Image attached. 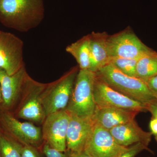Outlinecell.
Masks as SVG:
<instances>
[{
	"mask_svg": "<svg viewBox=\"0 0 157 157\" xmlns=\"http://www.w3.org/2000/svg\"><path fill=\"white\" fill-rule=\"evenodd\" d=\"M45 12L44 0H0V22L20 33L39 26Z\"/></svg>",
	"mask_w": 157,
	"mask_h": 157,
	"instance_id": "cell-1",
	"label": "cell"
},
{
	"mask_svg": "<svg viewBox=\"0 0 157 157\" xmlns=\"http://www.w3.org/2000/svg\"><path fill=\"white\" fill-rule=\"evenodd\" d=\"M96 73L110 87L129 98L146 105L157 101V96L149 89L145 82L123 73L111 63Z\"/></svg>",
	"mask_w": 157,
	"mask_h": 157,
	"instance_id": "cell-2",
	"label": "cell"
},
{
	"mask_svg": "<svg viewBox=\"0 0 157 157\" xmlns=\"http://www.w3.org/2000/svg\"><path fill=\"white\" fill-rule=\"evenodd\" d=\"M96 78V73L79 70L70 101L65 109L70 114L82 118L92 119L96 108L94 98Z\"/></svg>",
	"mask_w": 157,
	"mask_h": 157,
	"instance_id": "cell-3",
	"label": "cell"
},
{
	"mask_svg": "<svg viewBox=\"0 0 157 157\" xmlns=\"http://www.w3.org/2000/svg\"><path fill=\"white\" fill-rule=\"evenodd\" d=\"M79 70L78 66H75L58 79L46 83L41 95V101L46 116L66 109Z\"/></svg>",
	"mask_w": 157,
	"mask_h": 157,
	"instance_id": "cell-4",
	"label": "cell"
},
{
	"mask_svg": "<svg viewBox=\"0 0 157 157\" xmlns=\"http://www.w3.org/2000/svg\"><path fill=\"white\" fill-rule=\"evenodd\" d=\"M46 85L29 76L19 102L12 112L15 117L42 124L46 115L41 101V95Z\"/></svg>",
	"mask_w": 157,
	"mask_h": 157,
	"instance_id": "cell-5",
	"label": "cell"
},
{
	"mask_svg": "<svg viewBox=\"0 0 157 157\" xmlns=\"http://www.w3.org/2000/svg\"><path fill=\"white\" fill-rule=\"evenodd\" d=\"M0 129L23 145L42 150L44 144L42 128L33 123L21 122L12 113L0 107Z\"/></svg>",
	"mask_w": 157,
	"mask_h": 157,
	"instance_id": "cell-6",
	"label": "cell"
},
{
	"mask_svg": "<svg viewBox=\"0 0 157 157\" xmlns=\"http://www.w3.org/2000/svg\"><path fill=\"white\" fill-rule=\"evenodd\" d=\"M107 42L111 58H140L157 53L145 45L131 31H124L112 36H108Z\"/></svg>",
	"mask_w": 157,
	"mask_h": 157,
	"instance_id": "cell-7",
	"label": "cell"
},
{
	"mask_svg": "<svg viewBox=\"0 0 157 157\" xmlns=\"http://www.w3.org/2000/svg\"><path fill=\"white\" fill-rule=\"evenodd\" d=\"M96 107H116L137 112L147 111V105L125 95L109 86L97 76L94 86Z\"/></svg>",
	"mask_w": 157,
	"mask_h": 157,
	"instance_id": "cell-8",
	"label": "cell"
},
{
	"mask_svg": "<svg viewBox=\"0 0 157 157\" xmlns=\"http://www.w3.org/2000/svg\"><path fill=\"white\" fill-rule=\"evenodd\" d=\"M70 119V113L65 109L47 116L42 124L44 143L56 150L66 151V138Z\"/></svg>",
	"mask_w": 157,
	"mask_h": 157,
	"instance_id": "cell-9",
	"label": "cell"
},
{
	"mask_svg": "<svg viewBox=\"0 0 157 157\" xmlns=\"http://www.w3.org/2000/svg\"><path fill=\"white\" fill-rule=\"evenodd\" d=\"M24 42L14 34L0 31V69L8 75L17 73L25 65Z\"/></svg>",
	"mask_w": 157,
	"mask_h": 157,
	"instance_id": "cell-10",
	"label": "cell"
},
{
	"mask_svg": "<svg viewBox=\"0 0 157 157\" xmlns=\"http://www.w3.org/2000/svg\"><path fill=\"white\" fill-rule=\"evenodd\" d=\"M128 149L118 144L109 131L95 124L83 151L92 157H119Z\"/></svg>",
	"mask_w": 157,
	"mask_h": 157,
	"instance_id": "cell-11",
	"label": "cell"
},
{
	"mask_svg": "<svg viewBox=\"0 0 157 157\" xmlns=\"http://www.w3.org/2000/svg\"><path fill=\"white\" fill-rule=\"evenodd\" d=\"M29 76L25 66L12 75H8L0 69V86L2 98L1 108L11 113L14 111Z\"/></svg>",
	"mask_w": 157,
	"mask_h": 157,
	"instance_id": "cell-12",
	"label": "cell"
},
{
	"mask_svg": "<svg viewBox=\"0 0 157 157\" xmlns=\"http://www.w3.org/2000/svg\"><path fill=\"white\" fill-rule=\"evenodd\" d=\"M94 124L92 119L82 118L70 114L66 138L67 150L71 153L84 151Z\"/></svg>",
	"mask_w": 157,
	"mask_h": 157,
	"instance_id": "cell-13",
	"label": "cell"
},
{
	"mask_svg": "<svg viewBox=\"0 0 157 157\" xmlns=\"http://www.w3.org/2000/svg\"><path fill=\"white\" fill-rule=\"evenodd\" d=\"M109 131L117 142L125 147L138 143L144 144L148 146L153 135L151 132L144 131L135 119L114 127Z\"/></svg>",
	"mask_w": 157,
	"mask_h": 157,
	"instance_id": "cell-14",
	"label": "cell"
},
{
	"mask_svg": "<svg viewBox=\"0 0 157 157\" xmlns=\"http://www.w3.org/2000/svg\"><path fill=\"white\" fill-rule=\"evenodd\" d=\"M138 112L116 107H96L92 117L94 124L109 131L135 119Z\"/></svg>",
	"mask_w": 157,
	"mask_h": 157,
	"instance_id": "cell-15",
	"label": "cell"
},
{
	"mask_svg": "<svg viewBox=\"0 0 157 157\" xmlns=\"http://www.w3.org/2000/svg\"><path fill=\"white\" fill-rule=\"evenodd\" d=\"M90 66L89 70L94 73L110 63L107 46L108 35L106 33L90 34Z\"/></svg>",
	"mask_w": 157,
	"mask_h": 157,
	"instance_id": "cell-16",
	"label": "cell"
},
{
	"mask_svg": "<svg viewBox=\"0 0 157 157\" xmlns=\"http://www.w3.org/2000/svg\"><path fill=\"white\" fill-rule=\"evenodd\" d=\"M90 36L88 35L66 47V52L76 59L79 70H89L90 66Z\"/></svg>",
	"mask_w": 157,
	"mask_h": 157,
	"instance_id": "cell-17",
	"label": "cell"
},
{
	"mask_svg": "<svg viewBox=\"0 0 157 157\" xmlns=\"http://www.w3.org/2000/svg\"><path fill=\"white\" fill-rule=\"evenodd\" d=\"M157 74V53L138 59L136 67V77L145 81Z\"/></svg>",
	"mask_w": 157,
	"mask_h": 157,
	"instance_id": "cell-18",
	"label": "cell"
},
{
	"mask_svg": "<svg viewBox=\"0 0 157 157\" xmlns=\"http://www.w3.org/2000/svg\"><path fill=\"white\" fill-rule=\"evenodd\" d=\"M24 146L0 129L1 157H21Z\"/></svg>",
	"mask_w": 157,
	"mask_h": 157,
	"instance_id": "cell-19",
	"label": "cell"
},
{
	"mask_svg": "<svg viewBox=\"0 0 157 157\" xmlns=\"http://www.w3.org/2000/svg\"><path fill=\"white\" fill-rule=\"evenodd\" d=\"M139 58H111L110 63L123 73L131 76L136 77V67Z\"/></svg>",
	"mask_w": 157,
	"mask_h": 157,
	"instance_id": "cell-20",
	"label": "cell"
},
{
	"mask_svg": "<svg viewBox=\"0 0 157 157\" xmlns=\"http://www.w3.org/2000/svg\"><path fill=\"white\" fill-rule=\"evenodd\" d=\"M144 150L151 152L148 146L141 143H138L129 146L126 151L119 157H135L138 154Z\"/></svg>",
	"mask_w": 157,
	"mask_h": 157,
	"instance_id": "cell-21",
	"label": "cell"
},
{
	"mask_svg": "<svg viewBox=\"0 0 157 157\" xmlns=\"http://www.w3.org/2000/svg\"><path fill=\"white\" fill-rule=\"evenodd\" d=\"M42 152L46 157H72L70 152L66 150L62 152L51 147L47 144L44 143Z\"/></svg>",
	"mask_w": 157,
	"mask_h": 157,
	"instance_id": "cell-22",
	"label": "cell"
},
{
	"mask_svg": "<svg viewBox=\"0 0 157 157\" xmlns=\"http://www.w3.org/2000/svg\"><path fill=\"white\" fill-rule=\"evenodd\" d=\"M21 157H42L41 150L34 147L24 145Z\"/></svg>",
	"mask_w": 157,
	"mask_h": 157,
	"instance_id": "cell-23",
	"label": "cell"
},
{
	"mask_svg": "<svg viewBox=\"0 0 157 157\" xmlns=\"http://www.w3.org/2000/svg\"><path fill=\"white\" fill-rule=\"evenodd\" d=\"M147 85L157 96V74L145 80Z\"/></svg>",
	"mask_w": 157,
	"mask_h": 157,
	"instance_id": "cell-24",
	"label": "cell"
},
{
	"mask_svg": "<svg viewBox=\"0 0 157 157\" xmlns=\"http://www.w3.org/2000/svg\"><path fill=\"white\" fill-rule=\"evenodd\" d=\"M147 111L151 113L152 115V117L157 118V101L147 105Z\"/></svg>",
	"mask_w": 157,
	"mask_h": 157,
	"instance_id": "cell-25",
	"label": "cell"
},
{
	"mask_svg": "<svg viewBox=\"0 0 157 157\" xmlns=\"http://www.w3.org/2000/svg\"><path fill=\"white\" fill-rule=\"evenodd\" d=\"M150 128L153 135H157V118L152 117L150 122Z\"/></svg>",
	"mask_w": 157,
	"mask_h": 157,
	"instance_id": "cell-26",
	"label": "cell"
},
{
	"mask_svg": "<svg viewBox=\"0 0 157 157\" xmlns=\"http://www.w3.org/2000/svg\"><path fill=\"white\" fill-rule=\"evenodd\" d=\"M70 153L72 157H92L84 151L79 153Z\"/></svg>",
	"mask_w": 157,
	"mask_h": 157,
	"instance_id": "cell-27",
	"label": "cell"
},
{
	"mask_svg": "<svg viewBox=\"0 0 157 157\" xmlns=\"http://www.w3.org/2000/svg\"><path fill=\"white\" fill-rule=\"evenodd\" d=\"M2 92H1V86H0V107L2 106Z\"/></svg>",
	"mask_w": 157,
	"mask_h": 157,
	"instance_id": "cell-28",
	"label": "cell"
},
{
	"mask_svg": "<svg viewBox=\"0 0 157 157\" xmlns=\"http://www.w3.org/2000/svg\"><path fill=\"white\" fill-rule=\"evenodd\" d=\"M155 139L156 140L157 142V135H155Z\"/></svg>",
	"mask_w": 157,
	"mask_h": 157,
	"instance_id": "cell-29",
	"label": "cell"
},
{
	"mask_svg": "<svg viewBox=\"0 0 157 157\" xmlns=\"http://www.w3.org/2000/svg\"><path fill=\"white\" fill-rule=\"evenodd\" d=\"M0 157H1V155H0Z\"/></svg>",
	"mask_w": 157,
	"mask_h": 157,
	"instance_id": "cell-30",
	"label": "cell"
}]
</instances>
